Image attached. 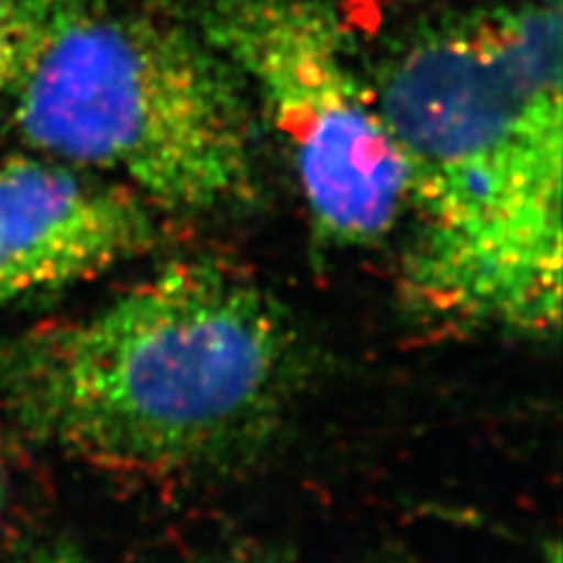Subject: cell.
Returning <instances> with one entry per match:
<instances>
[{
    "label": "cell",
    "mask_w": 563,
    "mask_h": 563,
    "mask_svg": "<svg viewBox=\"0 0 563 563\" xmlns=\"http://www.w3.org/2000/svg\"><path fill=\"white\" fill-rule=\"evenodd\" d=\"M221 563H273V561H263V559H228Z\"/></svg>",
    "instance_id": "ba28073f"
},
{
    "label": "cell",
    "mask_w": 563,
    "mask_h": 563,
    "mask_svg": "<svg viewBox=\"0 0 563 563\" xmlns=\"http://www.w3.org/2000/svg\"><path fill=\"white\" fill-rule=\"evenodd\" d=\"M559 0L449 12L374 68L407 174L401 303L457 331L548 339L561 324Z\"/></svg>",
    "instance_id": "6da1fadb"
},
{
    "label": "cell",
    "mask_w": 563,
    "mask_h": 563,
    "mask_svg": "<svg viewBox=\"0 0 563 563\" xmlns=\"http://www.w3.org/2000/svg\"><path fill=\"white\" fill-rule=\"evenodd\" d=\"M165 217L136 192L41 153L0 161V306L146 256Z\"/></svg>",
    "instance_id": "5b68a950"
},
{
    "label": "cell",
    "mask_w": 563,
    "mask_h": 563,
    "mask_svg": "<svg viewBox=\"0 0 563 563\" xmlns=\"http://www.w3.org/2000/svg\"><path fill=\"white\" fill-rule=\"evenodd\" d=\"M0 496H3V488H0Z\"/></svg>",
    "instance_id": "9c48e42d"
},
{
    "label": "cell",
    "mask_w": 563,
    "mask_h": 563,
    "mask_svg": "<svg viewBox=\"0 0 563 563\" xmlns=\"http://www.w3.org/2000/svg\"><path fill=\"white\" fill-rule=\"evenodd\" d=\"M5 122L26 151L128 186L165 219L261 196L252 101L165 0H59Z\"/></svg>",
    "instance_id": "3957f363"
},
{
    "label": "cell",
    "mask_w": 563,
    "mask_h": 563,
    "mask_svg": "<svg viewBox=\"0 0 563 563\" xmlns=\"http://www.w3.org/2000/svg\"><path fill=\"white\" fill-rule=\"evenodd\" d=\"M59 0H0V120L35 57Z\"/></svg>",
    "instance_id": "8992f818"
},
{
    "label": "cell",
    "mask_w": 563,
    "mask_h": 563,
    "mask_svg": "<svg viewBox=\"0 0 563 563\" xmlns=\"http://www.w3.org/2000/svg\"><path fill=\"white\" fill-rule=\"evenodd\" d=\"M29 563H90L82 554H78L74 548L66 544H52L41 552H35Z\"/></svg>",
    "instance_id": "52a82bcc"
},
{
    "label": "cell",
    "mask_w": 563,
    "mask_h": 563,
    "mask_svg": "<svg viewBox=\"0 0 563 563\" xmlns=\"http://www.w3.org/2000/svg\"><path fill=\"white\" fill-rule=\"evenodd\" d=\"M303 376L301 333L268 289L188 256L0 347V407L78 461L176 477L258 449Z\"/></svg>",
    "instance_id": "7a4b0ae2"
},
{
    "label": "cell",
    "mask_w": 563,
    "mask_h": 563,
    "mask_svg": "<svg viewBox=\"0 0 563 563\" xmlns=\"http://www.w3.org/2000/svg\"><path fill=\"white\" fill-rule=\"evenodd\" d=\"M190 14L275 141L314 240L368 250L401 228L407 174L336 0H196Z\"/></svg>",
    "instance_id": "277c9868"
}]
</instances>
